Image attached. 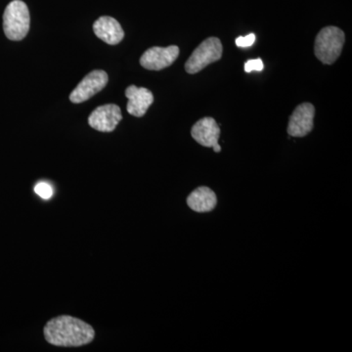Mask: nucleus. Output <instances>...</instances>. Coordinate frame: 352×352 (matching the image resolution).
<instances>
[{"label":"nucleus","mask_w":352,"mask_h":352,"mask_svg":"<svg viewBox=\"0 0 352 352\" xmlns=\"http://www.w3.org/2000/svg\"><path fill=\"white\" fill-rule=\"evenodd\" d=\"M191 135L199 144L212 148L219 144L220 127L212 118H203L192 127Z\"/></svg>","instance_id":"nucleus-10"},{"label":"nucleus","mask_w":352,"mask_h":352,"mask_svg":"<svg viewBox=\"0 0 352 352\" xmlns=\"http://www.w3.org/2000/svg\"><path fill=\"white\" fill-rule=\"evenodd\" d=\"M223 47L217 38H208L194 50L185 63V69L190 75L200 73L208 65L221 59Z\"/></svg>","instance_id":"nucleus-4"},{"label":"nucleus","mask_w":352,"mask_h":352,"mask_svg":"<svg viewBox=\"0 0 352 352\" xmlns=\"http://www.w3.org/2000/svg\"><path fill=\"white\" fill-rule=\"evenodd\" d=\"M122 120V111L119 106L108 104L95 109L88 118V124L96 131L112 132Z\"/></svg>","instance_id":"nucleus-8"},{"label":"nucleus","mask_w":352,"mask_h":352,"mask_svg":"<svg viewBox=\"0 0 352 352\" xmlns=\"http://www.w3.org/2000/svg\"><path fill=\"white\" fill-rule=\"evenodd\" d=\"M212 148H214V151L215 153H219L220 151H221V147H220L219 144L215 145L214 147Z\"/></svg>","instance_id":"nucleus-16"},{"label":"nucleus","mask_w":352,"mask_h":352,"mask_svg":"<svg viewBox=\"0 0 352 352\" xmlns=\"http://www.w3.org/2000/svg\"><path fill=\"white\" fill-rule=\"evenodd\" d=\"M187 205L194 212H210L217 207V195L208 187H198L187 198Z\"/></svg>","instance_id":"nucleus-12"},{"label":"nucleus","mask_w":352,"mask_h":352,"mask_svg":"<svg viewBox=\"0 0 352 352\" xmlns=\"http://www.w3.org/2000/svg\"><path fill=\"white\" fill-rule=\"evenodd\" d=\"M264 65L263 60L261 58H258V59H252L249 60V61L245 62V73H252V72H261L263 71Z\"/></svg>","instance_id":"nucleus-14"},{"label":"nucleus","mask_w":352,"mask_h":352,"mask_svg":"<svg viewBox=\"0 0 352 352\" xmlns=\"http://www.w3.org/2000/svg\"><path fill=\"white\" fill-rule=\"evenodd\" d=\"M34 192L44 200H48L53 195V189L48 183L39 182L34 187Z\"/></svg>","instance_id":"nucleus-13"},{"label":"nucleus","mask_w":352,"mask_h":352,"mask_svg":"<svg viewBox=\"0 0 352 352\" xmlns=\"http://www.w3.org/2000/svg\"><path fill=\"white\" fill-rule=\"evenodd\" d=\"M43 332L46 342L55 346H82L90 344L95 338L94 329L89 324L69 315L51 319Z\"/></svg>","instance_id":"nucleus-1"},{"label":"nucleus","mask_w":352,"mask_h":352,"mask_svg":"<svg viewBox=\"0 0 352 352\" xmlns=\"http://www.w3.org/2000/svg\"><path fill=\"white\" fill-rule=\"evenodd\" d=\"M126 96L129 99L127 112L136 118L143 117L154 102V95L149 89L136 85H129L126 88Z\"/></svg>","instance_id":"nucleus-9"},{"label":"nucleus","mask_w":352,"mask_h":352,"mask_svg":"<svg viewBox=\"0 0 352 352\" xmlns=\"http://www.w3.org/2000/svg\"><path fill=\"white\" fill-rule=\"evenodd\" d=\"M179 56V48L176 45L168 47L149 48L140 58V65L150 71H161L171 66Z\"/></svg>","instance_id":"nucleus-6"},{"label":"nucleus","mask_w":352,"mask_h":352,"mask_svg":"<svg viewBox=\"0 0 352 352\" xmlns=\"http://www.w3.org/2000/svg\"><path fill=\"white\" fill-rule=\"evenodd\" d=\"M254 41H256V34H250L245 36H239L236 38V45L241 48L251 47L254 45Z\"/></svg>","instance_id":"nucleus-15"},{"label":"nucleus","mask_w":352,"mask_h":352,"mask_svg":"<svg viewBox=\"0 0 352 352\" xmlns=\"http://www.w3.org/2000/svg\"><path fill=\"white\" fill-rule=\"evenodd\" d=\"M31 25V16L27 4L22 0H13L3 14V30L7 38L19 41L27 36Z\"/></svg>","instance_id":"nucleus-2"},{"label":"nucleus","mask_w":352,"mask_h":352,"mask_svg":"<svg viewBox=\"0 0 352 352\" xmlns=\"http://www.w3.org/2000/svg\"><path fill=\"white\" fill-rule=\"evenodd\" d=\"M94 34L104 43L116 45L124 38V32L117 20L109 16H102L94 25Z\"/></svg>","instance_id":"nucleus-11"},{"label":"nucleus","mask_w":352,"mask_h":352,"mask_svg":"<svg viewBox=\"0 0 352 352\" xmlns=\"http://www.w3.org/2000/svg\"><path fill=\"white\" fill-rule=\"evenodd\" d=\"M346 36L339 28L326 27L322 29L315 39L314 53L319 61L332 65L337 61L344 47Z\"/></svg>","instance_id":"nucleus-3"},{"label":"nucleus","mask_w":352,"mask_h":352,"mask_svg":"<svg viewBox=\"0 0 352 352\" xmlns=\"http://www.w3.org/2000/svg\"><path fill=\"white\" fill-rule=\"evenodd\" d=\"M315 108L312 104H300L295 109L288 124V134L293 138H305L312 131L314 126Z\"/></svg>","instance_id":"nucleus-7"},{"label":"nucleus","mask_w":352,"mask_h":352,"mask_svg":"<svg viewBox=\"0 0 352 352\" xmlns=\"http://www.w3.org/2000/svg\"><path fill=\"white\" fill-rule=\"evenodd\" d=\"M108 82L109 76L106 72L102 69L90 72L69 95V100L75 104L82 103L103 90Z\"/></svg>","instance_id":"nucleus-5"}]
</instances>
